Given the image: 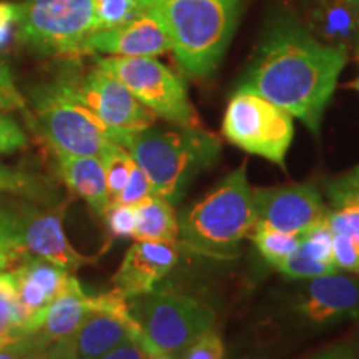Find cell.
<instances>
[{
  "label": "cell",
  "mask_w": 359,
  "mask_h": 359,
  "mask_svg": "<svg viewBox=\"0 0 359 359\" xmlns=\"http://www.w3.org/2000/svg\"><path fill=\"white\" fill-rule=\"evenodd\" d=\"M346 60L348 48L321 42L306 27L283 19L264 35L240 88L275 103L318 135Z\"/></svg>",
  "instance_id": "1"
},
{
  "label": "cell",
  "mask_w": 359,
  "mask_h": 359,
  "mask_svg": "<svg viewBox=\"0 0 359 359\" xmlns=\"http://www.w3.org/2000/svg\"><path fill=\"white\" fill-rule=\"evenodd\" d=\"M258 222L246 165L228 173L212 191L178 215V243L193 255L233 259Z\"/></svg>",
  "instance_id": "2"
},
{
  "label": "cell",
  "mask_w": 359,
  "mask_h": 359,
  "mask_svg": "<svg viewBox=\"0 0 359 359\" xmlns=\"http://www.w3.org/2000/svg\"><path fill=\"white\" fill-rule=\"evenodd\" d=\"M150 180L155 195L175 205L198 173L215 165L222 154L217 135L200 127L145 128L115 140Z\"/></svg>",
  "instance_id": "3"
},
{
  "label": "cell",
  "mask_w": 359,
  "mask_h": 359,
  "mask_svg": "<svg viewBox=\"0 0 359 359\" xmlns=\"http://www.w3.org/2000/svg\"><path fill=\"white\" fill-rule=\"evenodd\" d=\"M241 0H156L154 11L172 40L180 69L206 77L231 42Z\"/></svg>",
  "instance_id": "4"
},
{
  "label": "cell",
  "mask_w": 359,
  "mask_h": 359,
  "mask_svg": "<svg viewBox=\"0 0 359 359\" xmlns=\"http://www.w3.org/2000/svg\"><path fill=\"white\" fill-rule=\"evenodd\" d=\"M34 111L43 138L57 154L100 156L114 143L110 132L65 79L34 90Z\"/></svg>",
  "instance_id": "5"
},
{
  "label": "cell",
  "mask_w": 359,
  "mask_h": 359,
  "mask_svg": "<svg viewBox=\"0 0 359 359\" xmlns=\"http://www.w3.org/2000/svg\"><path fill=\"white\" fill-rule=\"evenodd\" d=\"M130 309L145 339L167 359L182 358L193 341L215 325V311L208 304L167 290L132 298Z\"/></svg>",
  "instance_id": "6"
},
{
  "label": "cell",
  "mask_w": 359,
  "mask_h": 359,
  "mask_svg": "<svg viewBox=\"0 0 359 359\" xmlns=\"http://www.w3.org/2000/svg\"><path fill=\"white\" fill-rule=\"evenodd\" d=\"M222 130L228 142L246 154L286 167L294 137L293 116L258 93L238 90L224 111Z\"/></svg>",
  "instance_id": "7"
},
{
  "label": "cell",
  "mask_w": 359,
  "mask_h": 359,
  "mask_svg": "<svg viewBox=\"0 0 359 359\" xmlns=\"http://www.w3.org/2000/svg\"><path fill=\"white\" fill-rule=\"evenodd\" d=\"M95 32L93 0H27L20 4L17 39L40 53H82Z\"/></svg>",
  "instance_id": "8"
},
{
  "label": "cell",
  "mask_w": 359,
  "mask_h": 359,
  "mask_svg": "<svg viewBox=\"0 0 359 359\" xmlns=\"http://www.w3.org/2000/svg\"><path fill=\"white\" fill-rule=\"evenodd\" d=\"M97 67L118 79L156 116L177 127H200L185 83L155 57H103Z\"/></svg>",
  "instance_id": "9"
},
{
  "label": "cell",
  "mask_w": 359,
  "mask_h": 359,
  "mask_svg": "<svg viewBox=\"0 0 359 359\" xmlns=\"http://www.w3.org/2000/svg\"><path fill=\"white\" fill-rule=\"evenodd\" d=\"M142 334L128 298L114 288L109 293L92 296L88 314L77 331L65 341L75 359H98Z\"/></svg>",
  "instance_id": "10"
},
{
  "label": "cell",
  "mask_w": 359,
  "mask_h": 359,
  "mask_svg": "<svg viewBox=\"0 0 359 359\" xmlns=\"http://www.w3.org/2000/svg\"><path fill=\"white\" fill-rule=\"evenodd\" d=\"M79 97L110 132L111 140L127 133L154 127L156 115L147 109L133 93L100 67L75 82Z\"/></svg>",
  "instance_id": "11"
},
{
  "label": "cell",
  "mask_w": 359,
  "mask_h": 359,
  "mask_svg": "<svg viewBox=\"0 0 359 359\" xmlns=\"http://www.w3.org/2000/svg\"><path fill=\"white\" fill-rule=\"evenodd\" d=\"M258 222L275 230L303 235L326 219L327 208L311 182L253 190Z\"/></svg>",
  "instance_id": "12"
},
{
  "label": "cell",
  "mask_w": 359,
  "mask_h": 359,
  "mask_svg": "<svg viewBox=\"0 0 359 359\" xmlns=\"http://www.w3.org/2000/svg\"><path fill=\"white\" fill-rule=\"evenodd\" d=\"M69 201L48 210H40L30 205H13L17 226L27 258L35 257L47 259L57 266L75 271L93 258L79 253L64 233V215Z\"/></svg>",
  "instance_id": "13"
},
{
  "label": "cell",
  "mask_w": 359,
  "mask_h": 359,
  "mask_svg": "<svg viewBox=\"0 0 359 359\" xmlns=\"http://www.w3.org/2000/svg\"><path fill=\"white\" fill-rule=\"evenodd\" d=\"M15 285V325L24 336L35 334L42 327L45 314L69 280L70 271L47 259L29 257L11 271Z\"/></svg>",
  "instance_id": "14"
},
{
  "label": "cell",
  "mask_w": 359,
  "mask_h": 359,
  "mask_svg": "<svg viewBox=\"0 0 359 359\" xmlns=\"http://www.w3.org/2000/svg\"><path fill=\"white\" fill-rule=\"evenodd\" d=\"M170 50L172 40L154 8L128 24L95 30L82 43V53L110 57H156Z\"/></svg>",
  "instance_id": "15"
},
{
  "label": "cell",
  "mask_w": 359,
  "mask_h": 359,
  "mask_svg": "<svg viewBox=\"0 0 359 359\" xmlns=\"http://www.w3.org/2000/svg\"><path fill=\"white\" fill-rule=\"evenodd\" d=\"M180 253L178 241H137L128 248L111 283L128 299L150 293L178 263Z\"/></svg>",
  "instance_id": "16"
},
{
  "label": "cell",
  "mask_w": 359,
  "mask_h": 359,
  "mask_svg": "<svg viewBox=\"0 0 359 359\" xmlns=\"http://www.w3.org/2000/svg\"><path fill=\"white\" fill-rule=\"evenodd\" d=\"M298 311L320 326L359 318V281L338 271L311 278L298 296Z\"/></svg>",
  "instance_id": "17"
},
{
  "label": "cell",
  "mask_w": 359,
  "mask_h": 359,
  "mask_svg": "<svg viewBox=\"0 0 359 359\" xmlns=\"http://www.w3.org/2000/svg\"><path fill=\"white\" fill-rule=\"evenodd\" d=\"M304 19L318 40L348 48L359 35V0H306Z\"/></svg>",
  "instance_id": "18"
},
{
  "label": "cell",
  "mask_w": 359,
  "mask_h": 359,
  "mask_svg": "<svg viewBox=\"0 0 359 359\" xmlns=\"http://www.w3.org/2000/svg\"><path fill=\"white\" fill-rule=\"evenodd\" d=\"M90 308L92 296L85 294L77 278L70 275L64 288L48 306L42 327L34 336L43 348L70 338L82 325Z\"/></svg>",
  "instance_id": "19"
},
{
  "label": "cell",
  "mask_w": 359,
  "mask_h": 359,
  "mask_svg": "<svg viewBox=\"0 0 359 359\" xmlns=\"http://www.w3.org/2000/svg\"><path fill=\"white\" fill-rule=\"evenodd\" d=\"M58 173L72 195L85 200L90 208L103 217L110 206L105 170L98 156L57 154Z\"/></svg>",
  "instance_id": "20"
},
{
  "label": "cell",
  "mask_w": 359,
  "mask_h": 359,
  "mask_svg": "<svg viewBox=\"0 0 359 359\" xmlns=\"http://www.w3.org/2000/svg\"><path fill=\"white\" fill-rule=\"evenodd\" d=\"M178 217L173 205L150 195L135 205V241H178Z\"/></svg>",
  "instance_id": "21"
},
{
  "label": "cell",
  "mask_w": 359,
  "mask_h": 359,
  "mask_svg": "<svg viewBox=\"0 0 359 359\" xmlns=\"http://www.w3.org/2000/svg\"><path fill=\"white\" fill-rule=\"evenodd\" d=\"M156 0H93L95 30L128 24L155 7Z\"/></svg>",
  "instance_id": "22"
},
{
  "label": "cell",
  "mask_w": 359,
  "mask_h": 359,
  "mask_svg": "<svg viewBox=\"0 0 359 359\" xmlns=\"http://www.w3.org/2000/svg\"><path fill=\"white\" fill-rule=\"evenodd\" d=\"M250 238L262 253V257L275 268L302 243V235L275 230V228H269L262 223L255 224Z\"/></svg>",
  "instance_id": "23"
},
{
  "label": "cell",
  "mask_w": 359,
  "mask_h": 359,
  "mask_svg": "<svg viewBox=\"0 0 359 359\" xmlns=\"http://www.w3.org/2000/svg\"><path fill=\"white\" fill-rule=\"evenodd\" d=\"M25 258L13 205L0 200V271L12 269Z\"/></svg>",
  "instance_id": "24"
},
{
  "label": "cell",
  "mask_w": 359,
  "mask_h": 359,
  "mask_svg": "<svg viewBox=\"0 0 359 359\" xmlns=\"http://www.w3.org/2000/svg\"><path fill=\"white\" fill-rule=\"evenodd\" d=\"M100 160L103 163V170H105L107 191H109V198L111 203L120 195L125 185H127L130 173H132V168L135 167V160L116 142L111 143L109 150L100 156Z\"/></svg>",
  "instance_id": "25"
},
{
  "label": "cell",
  "mask_w": 359,
  "mask_h": 359,
  "mask_svg": "<svg viewBox=\"0 0 359 359\" xmlns=\"http://www.w3.org/2000/svg\"><path fill=\"white\" fill-rule=\"evenodd\" d=\"M15 285L11 273L0 271V348L25 338L15 325Z\"/></svg>",
  "instance_id": "26"
},
{
  "label": "cell",
  "mask_w": 359,
  "mask_h": 359,
  "mask_svg": "<svg viewBox=\"0 0 359 359\" xmlns=\"http://www.w3.org/2000/svg\"><path fill=\"white\" fill-rule=\"evenodd\" d=\"M276 269L285 276L291 278V280H311V278L338 271L333 264L321 263L318 262V259H314L311 255L303 248L302 243H299L298 248H296L288 258L283 259V262L278 264Z\"/></svg>",
  "instance_id": "27"
},
{
  "label": "cell",
  "mask_w": 359,
  "mask_h": 359,
  "mask_svg": "<svg viewBox=\"0 0 359 359\" xmlns=\"http://www.w3.org/2000/svg\"><path fill=\"white\" fill-rule=\"evenodd\" d=\"M0 191H8L13 193V195L37 200L45 195V187L35 175H29L0 165Z\"/></svg>",
  "instance_id": "28"
},
{
  "label": "cell",
  "mask_w": 359,
  "mask_h": 359,
  "mask_svg": "<svg viewBox=\"0 0 359 359\" xmlns=\"http://www.w3.org/2000/svg\"><path fill=\"white\" fill-rule=\"evenodd\" d=\"M302 246L314 259L333 264V233L327 228L326 219L316 226L309 228L302 235ZM336 268V266H334Z\"/></svg>",
  "instance_id": "29"
},
{
  "label": "cell",
  "mask_w": 359,
  "mask_h": 359,
  "mask_svg": "<svg viewBox=\"0 0 359 359\" xmlns=\"http://www.w3.org/2000/svg\"><path fill=\"white\" fill-rule=\"evenodd\" d=\"M105 219L107 231H109V243L120 238L133 236L135 231V206L127 205H110L105 215L102 217Z\"/></svg>",
  "instance_id": "30"
},
{
  "label": "cell",
  "mask_w": 359,
  "mask_h": 359,
  "mask_svg": "<svg viewBox=\"0 0 359 359\" xmlns=\"http://www.w3.org/2000/svg\"><path fill=\"white\" fill-rule=\"evenodd\" d=\"M333 263L336 269L359 273V238L333 235Z\"/></svg>",
  "instance_id": "31"
},
{
  "label": "cell",
  "mask_w": 359,
  "mask_h": 359,
  "mask_svg": "<svg viewBox=\"0 0 359 359\" xmlns=\"http://www.w3.org/2000/svg\"><path fill=\"white\" fill-rule=\"evenodd\" d=\"M150 195H154V188H151L150 180L147 178V175L143 173V170L135 163V167L132 168V173H130L127 185H125L123 190L120 191V195L116 196L110 205L135 206Z\"/></svg>",
  "instance_id": "32"
},
{
  "label": "cell",
  "mask_w": 359,
  "mask_h": 359,
  "mask_svg": "<svg viewBox=\"0 0 359 359\" xmlns=\"http://www.w3.org/2000/svg\"><path fill=\"white\" fill-rule=\"evenodd\" d=\"M326 223L333 235H353L359 238V205L348 203L330 212Z\"/></svg>",
  "instance_id": "33"
},
{
  "label": "cell",
  "mask_w": 359,
  "mask_h": 359,
  "mask_svg": "<svg viewBox=\"0 0 359 359\" xmlns=\"http://www.w3.org/2000/svg\"><path fill=\"white\" fill-rule=\"evenodd\" d=\"M224 344L213 330L206 331L185 349L180 359H223Z\"/></svg>",
  "instance_id": "34"
},
{
  "label": "cell",
  "mask_w": 359,
  "mask_h": 359,
  "mask_svg": "<svg viewBox=\"0 0 359 359\" xmlns=\"http://www.w3.org/2000/svg\"><path fill=\"white\" fill-rule=\"evenodd\" d=\"M98 359H167L165 356L156 351L155 348H151V344L145 339V336H137V338L128 339L127 343L120 344L103 354Z\"/></svg>",
  "instance_id": "35"
},
{
  "label": "cell",
  "mask_w": 359,
  "mask_h": 359,
  "mask_svg": "<svg viewBox=\"0 0 359 359\" xmlns=\"http://www.w3.org/2000/svg\"><path fill=\"white\" fill-rule=\"evenodd\" d=\"M326 195L334 208L348 203L359 205V183L351 182L344 175H341L326 183Z\"/></svg>",
  "instance_id": "36"
},
{
  "label": "cell",
  "mask_w": 359,
  "mask_h": 359,
  "mask_svg": "<svg viewBox=\"0 0 359 359\" xmlns=\"http://www.w3.org/2000/svg\"><path fill=\"white\" fill-rule=\"evenodd\" d=\"M27 145V135L8 115L0 114V155L12 154Z\"/></svg>",
  "instance_id": "37"
},
{
  "label": "cell",
  "mask_w": 359,
  "mask_h": 359,
  "mask_svg": "<svg viewBox=\"0 0 359 359\" xmlns=\"http://www.w3.org/2000/svg\"><path fill=\"white\" fill-rule=\"evenodd\" d=\"M43 346L34 334L0 348V359H34Z\"/></svg>",
  "instance_id": "38"
},
{
  "label": "cell",
  "mask_w": 359,
  "mask_h": 359,
  "mask_svg": "<svg viewBox=\"0 0 359 359\" xmlns=\"http://www.w3.org/2000/svg\"><path fill=\"white\" fill-rule=\"evenodd\" d=\"M19 12L20 4L0 2V47H4L11 39L13 25L17 27L19 20Z\"/></svg>",
  "instance_id": "39"
},
{
  "label": "cell",
  "mask_w": 359,
  "mask_h": 359,
  "mask_svg": "<svg viewBox=\"0 0 359 359\" xmlns=\"http://www.w3.org/2000/svg\"><path fill=\"white\" fill-rule=\"evenodd\" d=\"M34 359H75V358L74 354H72L67 341L64 339L42 348L37 354H35Z\"/></svg>",
  "instance_id": "40"
},
{
  "label": "cell",
  "mask_w": 359,
  "mask_h": 359,
  "mask_svg": "<svg viewBox=\"0 0 359 359\" xmlns=\"http://www.w3.org/2000/svg\"><path fill=\"white\" fill-rule=\"evenodd\" d=\"M309 359H358V358H356V353H354L348 344H336V346L323 349V351L316 353Z\"/></svg>",
  "instance_id": "41"
},
{
  "label": "cell",
  "mask_w": 359,
  "mask_h": 359,
  "mask_svg": "<svg viewBox=\"0 0 359 359\" xmlns=\"http://www.w3.org/2000/svg\"><path fill=\"white\" fill-rule=\"evenodd\" d=\"M24 107V100L15 88H0V110H11Z\"/></svg>",
  "instance_id": "42"
},
{
  "label": "cell",
  "mask_w": 359,
  "mask_h": 359,
  "mask_svg": "<svg viewBox=\"0 0 359 359\" xmlns=\"http://www.w3.org/2000/svg\"><path fill=\"white\" fill-rule=\"evenodd\" d=\"M0 88H13L11 72L2 62H0Z\"/></svg>",
  "instance_id": "43"
},
{
  "label": "cell",
  "mask_w": 359,
  "mask_h": 359,
  "mask_svg": "<svg viewBox=\"0 0 359 359\" xmlns=\"http://www.w3.org/2000/svg\"><path fill=\"white\" fill-rule=\"evenodd\" d=\"M344 177H346L348 180H351V182H356L359 183V165L354 170H351V172L344 173Z\"/></svg>",
  "instance_id": "44"
},
{
  "label": "cell",
  "mask_w": 359,
  "mask_h": 359,
  "mask_svg": "<svg viewBox=\"0 0 359 359\" xmlns=\"http://www.w3.org/2000/svg\"><path fill=\"white\" fill-rule=\"evenodd\" d=\"M351 87H353V88H356V90H359V79L356 80V82H354V83L351 85Z\"/></svg>",
  "instance_id": "45"
},
{
  "label": "cell",
  "mask_w": 359,
  "mask_h": 359,
  "mask_svg": "<svg viewBox=\"0 0 359 359\" xmlns=\"http://www.w3.org/2000/svg\"><path fill=\"white\" fill-rule=\"evenodd\" d=\"M358 346H359V336H358Z\"/></svg>",
  "instance_id": "46"
}]
</instances>
